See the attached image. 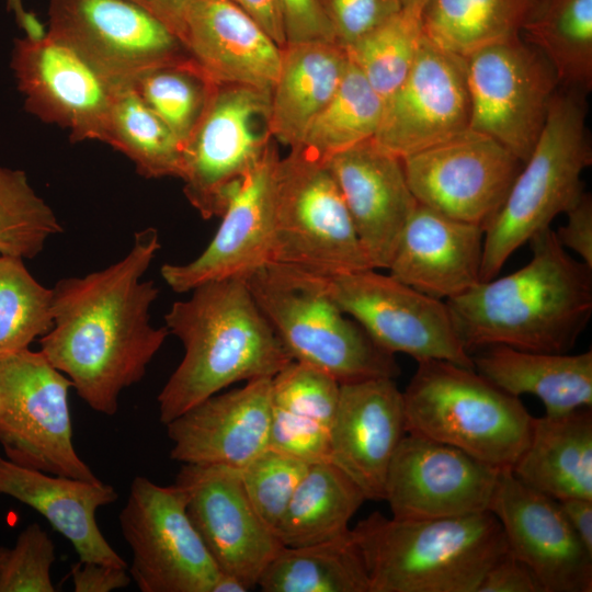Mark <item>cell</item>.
Returning a JSON list of instances; mask_svg holds the SVG:
<instances>
[{
	"instance_id": "cell-1",
	"label": "cell",
	"mask_w": 592,
	"mask_h": 592,
	"mask_svg": "<svg viewBox=\"0 0 592 592\" xmlns=\"http://www.w3.org/2000/svg\"><path fill=\"white\" fill-rule=\"evenodd\" d=\"M160 247L157 229H141L119 261L52 288L53 327L39 351L99 413L117 412L122 391L144 378L169 335L150 322L159 288L143 280Z\"/></svg>"
},
{
	"instance_id": "cell-2",
	"label": "cell",
	"mask_w": 592,
	"mask_h": 592,
	"mask_svg": "<svg viewBox=\"0 0 592 592\" xmlns=\"http://www.w3.org/2000/svg\"><path fill=\"white\" fill-rule=\"evenodd\" d=\"M528 242L532 258L523 267L446 300L468 353L493 345L567 353L588 326L592 269L571 257L550 227Z\"/></svg>"
},
{
	"instance_id": "cell-3",
	"label": "cell",
	"mask_w": 592,
	"mask_h": 592,
	"mask_svg": "<svg viewBox=\"0 0 592 592\" xmlns=\"http://www.w3.org/2000/svg\"><path fill=\"white\" fill-rule=\"evenodd\" d=\"M164 315L184 355L158 395L166 425L238 383L273 377L293 360L258 307L244 277L197 285Z\"/></svg>"
},
{
	"instance_id": "cell-4",
	"label": "cell",
	"mask_w": 592,
	"mask_h": 592,
	"mask_svg": "<svg viewBox=\"0 0 592 592\" xmlns=\"http://www.w3.org/2000/svg\"><path fill=\"white\" fill-rule=\"evenodd\" d=\"M351 534L369 592H477L488 569L508 550L490 511L425 520L373 512Z\"/></svg>"
},
{
	"instance_id": "cell-5",
	"label": "cell",
	"mask_w": 592,
	"mask_h": 592,
	"mask_svg": "<svg viewBox=\"0 0 592 592\" xmlns=\"http://www.w3.org/2000/svg\"><path fill=\"white\" fill-rule=\"evenodd\" d=\"M291 358L340 384L400 374L395 355L378 346L334 304L319 274L271 262L244 277Z\"/></svg>"
},
{
	"instance_id": "cell-6",
	"label": "cell",
	"mask_w": 592,
	"mask_h": 592,
	"mask_svg": "<svg viewBox=\"0 0 592 592\" xmlns=\"http://www.w3.org/2000/svg\"><path fill=\"white\" fill-rule=\"evenodd\" d=\"M402 391L407 433L456 447L498 469H512L525 449L533 418L474 368L444 360L417 361Z\"/></svg>"
},
{
	"instance_id": "cell-7",
	"label": "cell",
	"mask_w": 592,
	"mask_h": 592,
	"mask_svg": "<svg viewBox=\"0 0 592 592\" xmlns=\"http://www.w3.org/2000/svg\"><path fill=\"white\" fill-rule=\"evenodd\" d=\"M582 91L557 90L544 127L501 208L485 229L480 276H498L512 253L549 227L582 195L592 162Z\"/></svg>"
},
{
	"instance_id": "cell-8",
	"label": "cell",
	"mask_w": 592,
	"mask_h": 592,
	"mask_svg": "<svg viewBox=\"0 0 592 592\" xmlns=\"http://www.w3.org/2000/svg\"><path fill=\"white\" fill-rule=\"evenodd\" d=\"M273 237V262L323 275L372 267L327 162L299 146L276 163Z\"/></svg>"
},
{
	"instance_id": "cell-9",
	"label": "cell",
	"mask_w": 592,
	"mask_h": 592,
	"mask_svg": "<svg viewBox=\"0 0 592 592\" xmlns=\"http://www.w3.org/2000/svg\"><path fill=\"white\" fill-rule=\"evenodd\" d=\"M69 378L30 349L0 360V445L8 459L47 474L100 480L72 443Z\"/></svg>"
},
{
	"instance_id": "cell-10",
	"label": "cell",
	"mask_w": 592,
	"mask_h": 592,
	"mask_svg": "<svg viewBox=\"0 0 592 592\" xmlns=\"http://www.w3.org/2000/svg\"><path fill=\"white\" fill-rule=\"evenodd\" d=\"M270 96L246 86L217 84L182 150L183 192L202 218L221 216L230 190L275 140Z\"/></svg>"
},
{
	"instance_id": "cell-11",
	"label": "cell",
	"mask_w": 592,
	"mask_h": 592,
	"mask_svg": "<svg viewBox=\"0 0 592 592\" xmlns=\"http://www.w3.org/2000/svg\"><path fill=\"white\" fill-rule=\"evenodd\" d=\"M50 36L77 53L113 89L191 58L160 20L129 0H50Z\"/></svg>"
},
{
	"instance_id": "cell-12",
	"label": "cell",
	"mask_w": 592,
	"mask_h": 592,
	"mask_svg": "<svg viewBox=\"0 0 592 592\" xmlns=\"http://www.w3.org/2000/svg\"><path fill=\"white\" fill-rule=\"evenodd\" d=\"M319 276L334 304L383 350L474 368L446 301L372 267Z\"/></svg>"
},
{
	"instance_id": "cell-13",
	"label": "cell",
	"mask_w": 592,
	"mask_h": 592,
	"mask_svg": "<svg viewBox=\"0 0 592 592\" xmlns=\"http://www.w3.org/2000/svg\"><path fill=\"white\" fill-rule=\"evenodd\" d=\"M464 59L469 128L496 139L524 162L559 84L554 69L520 35L485 46Z\"/></svg>"
},
{
	"instance_id": "cell-14",
	"label": "cell",
	"mask_w": 592,
	"mask_h": 592,
	"mask_svg": "<svg viewBox=\"0 0 592 592\" xmlns=\"http://www.w3.org/2000/svg\"><path fill=\"white\" fill-rule=\"evenodd\" d=\"M141 592H214L221 577L194 528L181 491L137 476L118 516Z\"/></svg>"
},
{
	"instance_id": "cell-15",
	"label": "cell",
	"mask_w": 592,
	"mask_h": 592,
	"mask_svg": "<svg viewBox=\"0 0 592 592\" xmlns=\"http://www.w3.org/2000/svg\"><path fill=\"white\" fill-rule=\"evenodd\" d=\"M401 161L419 204L483 229L523 166L499 141L471 128Z\"/></svg>"
},
{
	"instance_id": "cell-16",
	"label": "cell",
	"mask_w": 592,
	"mask_h": 592,
	"mask_svg": "<svg viewBox=\"0 0 592 592\" xmlns=\"http://www.w3.org/2000/svg\"><path fill=\"white\" fill-rule=\"evenodd\" d=\"M186 513L219 571L247 591L283 545L248 499L240 470L182 464L173 483Z\"/></svg>"
},
{
	"instance_id": "cell-17",
	"label": "cell",
	"mask_w": 592,
	"mask_h": 592,
	"mask_svg": "<svg viewBox=\"0 0 592 592\" xmlns=\"http://www.w3.org/2000/svg\"><path fill=\"white\" fill-rule=\"evenodd\" d=\"M501 469L451 445L407 433L388 470L391 516L443 519L489 511Z\"/></svg>"
},
{
	"instance_id": "cell-18",
	"label": "cell",
	"mask_w": 592,
	"mask_h": 592,
	"mask_svg": "<svg viewBox=\"0 0 592 592\" xmlns=\"http://www.w3.org/2000/svg\"><path fill=\"white\" fill-rule=\"evenodd\" d=\"M465 59L422 36L401 84L385 100L374 141L403 159L469 128Z\"/></svg>"
},
{
	"instance_id": "cell-19",
	"label": "cell",
	"mask_w": 592,
	"mask_h": 592,
	"mask_svg": "<svg viewBox=\"0 0 592 592\" xmlns=\"http://www.w3.org/2000/svg\"><path fill=\"white\" fill-rule=\"evenodd\" d=\"M11 69L25 110L67 129L71 141H104L114 92L77 53L47 32L16 38Z\"/></svg>"
},
{
	"instance_id": "cell-20",
	"label": "cell",
	"mask_w": 592,
	"mask_h": 592,
	"mask_svg": "<svg viewBox=\"0 0 592 592\" xmlns=\"http://www.w3.org/2000/svg\"><path fill=\"white\" fill-rule=\"evenodd\" d=\"M274 140L261 161L228 193L221 223L204 251L183 264H164L160 274L177 293L200 284L246 277L274 261Z\"/></svg>"
},
{
	"instance_id": "cell-21",
	"label": "cell",
	"mask_w": 592,
	"mask_h": 592,
	"mask_svg": "<svg viewBox=\"0 0 592 592\" xmlns=\"http://www.w3.org/2000/svg\"><path fill=\"white\" fill-rule=\"evenodd\" d=\"M489 511L501 524L509 551L534 572L544 592L592 591V554L557 500L503 469Z\"/></svg>"
},
{
	"instance_id": "cell-22",
	"label": "cell",
	"mask_w": 592,
	"mask_h": 592,
	"mask_svg": "<svg viewBox=\"0 0 592 592\" xmlns=\"http://www.w3.org/2000/svg\"><path fill=\"white\" fill-rule=\"evenodd\" d=\"M407 434L402 391L394 378L340 384L329 440V462L366 500L382 501L388 470Z\"/></svg>"
},
{
	"instance_id": "cell-23",
	"label": "cell",
	"mask_w": 592,
	"mask_h": 592,
	"mask_svg": "<svg viewBox=\"0 0 592 592\" xmlns=\"http://www.w3.org/2000/svg\"><path fill=\"white\" fill-rule=\"evenodd\" d=\"M271 378L219 391L167 423L170 457L181 464L244 468L269 448Z\"/></svg>"
},
{
	"instance_id": "cell-24",
	"label": "cell",
	"mask_w": 592,
	"mask_h": 592,
	"mask_svg": "<svg viewBox=\"0 0 592 592\" xmlns=\"http://www.w3.org/2000/svg\"><path fill=\"white\" fill-rule=\"evenodd\" d=\"M325 161L340 187L371 266L387 269L418 204L401 159L369 138Z\"/></svg>"
},
{
	"instance_id": "cell-25",
	"label": "cell",
	"mask_w": 592,
	"mask_h": 592,
	"mask_svg": "<svg viewBox=\"0 0 592 592\" xmlns=\"http://www.w3.org/2000/svg\"><path fill=\"white\" fill-rule=\"evenodd\" d=\"M181 42L218 84H239L271 94L282 48L228 0H195L186 11Z\"/></svg>"
},
{
	"instance_id": "cell-26",
	"label": "cell",
	"mask_w": 592,
	"mask_h": 592,
	"mask_svg": "<svg viewBox=\"0 0 592 592\" xmlns=\"http://www.w3.org/2000/svg\"><path fill=\"white\" fill-rule=\"evenodd\" d=\"M483 236L482 227L418 203L387 270L398 281L446 301L481 282Z\"/></svg>"
},
{
	"instance_id": "cell-27",
	"label": "cell",
	"mask_w": 592,
	"mask_h": 592,
	"mask_svg": "<svg viewBox=\"0 0 592 592\" xmlns=\"http://www.w3.org/2000/svg\"><path fill=\"white\" fill-rule=\"evenodd\" d=\"M0 494L37 511L71 543L79 560L127 568L95 519L99 508L117 499L111 485L47 474L0 455Z\"/></svg>"
},
{
	"instance_id": "cell-28",
	"label": "cell",
	"mask_w": 592,
	"mask_h": 592,
	"mask_svg": "<svg viewBox=\"0 0 592 592\" xmlns=\"http://www.w3.org/2000/svg\"><path fill=\"white\" fill-rule=\"evenodd\" d=\"M471 356L474 369L505 392L536 396L545 415L561 417L592 407V351L544 353L505 345Z\"/></svg>"
},
{
	"instance_id": "cell-29",
	"label": "cell",
	"mask_w": 592,
	"mask_h": 592,
	"mask_svg": "<svg viewBox=\"0 0 592 592\" xmlns=\"http://www.w3.org/2000/svg\"><path fill=\"white\" fill-rule=\"evenodd\" d=\"M340 383L292 361L271 378L269 447L306 463L329 460Z\"/></svg>"
},
{
	"instance_id": "cell-30",
	"label": "cell",
	"mask_w": 592,
	"mask_h": 592,
	"mask_svg": "<svg viewBox=\"0 0 592 592\" xmlns=\"http://www.w3.org/2000/svg\"><path fill=\"white\" fill-rule=\"evenodd\" d=\"M526 486L557 501L592 500V411L533 418L530 441L511 469Z\"/></svg>"
},
{
	"instance_id": "cell-31",
	"label": "cell",
	"mask_w": 592,
	"mask_h": 592,
	"mask_svg": "<svg viewBox=\"0 0 592 592\" xmlns=\"http://www.w3.org/2000/svg\"><path fill=\"white\" fill-rule=\"evenodd\" d=\"M349 64L345 48L337 42L288 44L270 96L272 137L297 146L307 127L327 105Z\"/></svg>"
},
{
	"instance_id": "cell-32",
	"label": "cell",
	"mask_w": 592,
	"mask_h": 592,
	"mask_svg": "<svg viewBox=\"0 0 592 592\" xmlns=\"http://www.w3.org/2000/svg\"><path fill=\"white\" fill-rule=\"evenodd\" d=\"M364 501L361 489L334 464L329 460L309 463L275 535L284 547L343 536Z\"/></svg>"
},
{
	"instance_id": "cell-33",
	"label": "cell",
	"mask_w": 592,
	"mask_h": 592,
	"mask_svg": "<svg viewBox=\"0 0 592 592\" xmlns=\"http://www.w3.org/2000/svg\"><path fill=\"white\" fill-rule=\"evenodd\" d=\"M544 0H428L420 16L423 36L440 48L467 57L519 36Z\"/></svg>"
},
{
	"instance_id": "cell-34",
	"label": "cell",
	"mask_w": 592,
	"mask_h": 592,
	"mask_svg": "<svg viewBox=\"0 0 592 592\" xmlns=\"http://www.w3.org/2000/svg\"><path fill=\"white\" fill-rule=\"evenodd\" d=\"M264 592H369L361 551L348 534L298 547H282L258 584Z\"/></svg>"
},
{
	"instance_id": "cell-35",
	"label": "cell",
	"mask_w": 592,
	"mask_h": 592,
	"mask_svg": "<svg viewBox=\"0 0 592 592\" xmlns=\"http://www.w3.org/2000/svg\"><path fill=\"white\" fill-rule=\"evenodd\" d=\"M522 32L549 62L559 84L591 90L592 0H544Z\"/></svg>"
},
{
	"instance_id": "cell-36",
	"label": "cell",
	"mask_w": 592,
	"mask_h": 592,
	"mask_svg": "<svg viewBox=\"0 0 592 592\" xmlns=\"http://www.w3.org/2000/svg\"><path fill=\"white\" fill-rule=\"evenodd\" d=\"M103 143L126 156L144 178L181 177V143L133 88L114 92Z\"/></svg>"
},
{
	"instance_id": "cell-37",
	"label": "cell",
	"mask_w": 592,
	"mask_h": 592,
	"mask_svg": "<svg viewBox=\"0 0 592 592\" xmlns=\"http://www.w3.org/2000/svg\"><path fill=\"white\" fill-rule=\"evenodd\" d=\"M384 104V99L349 60L334 94L309 124L297 146L327 160L339 151L374 138Z\"/></svg>"
},
{
	"instance_id": "cell-38",
	"label": "cell",
	"mask_w": 592,
	"mask_h": 592,
	"mask_svg": "<svg viewBox=\"0 0 592 592\" xmlns=\"http://www.w3.org/2000/svg\"><path fill=\"white\" fill-rule=\"evenodd\" d=\"M193 59L150 70L130 87L183 146L216 87Z\"/></svg>"
},
{
	"instance_id": "cell-39",
	"label": "cell",
	"mask_w": 592,
	"mask_h": 592,
	"mask_svg": "<svg viewBox=\"0 0 592 592\" xmlns=\"http://www.w3.org/2000/svg\"><path fill=\"white\" fill-rule=\"evenodd\" d=\"M422 36L420 16L401 9L344 48L349 60L385 101L407 77Z\"/></svg>"
},
{
	"instance_id": "cell-40",
	"label": "cell",
	"mask_w": 592,
	"mask_h": 592,
	"mask_svg": "<svg viewBox=\"0 0 592 592\" xmlns=\"http://www.w3.org/2000/svg\"><path fill=\"white\" fill-rule=\"evenodd\" d=\"M52 327V288L35 280L23 259L0 255V360L30 349Z\"/></svg>"
},
{
	"instance_id": "cell-41",
	"label": "cell",
	"mask_w": 592,
	"mask_h": 592,
	"mask_svg": "<svg viewBox=\"0 0 592 592\" xmlns=\"http://www.w3.org/2000/svg\"><path fill=\"white\" fill-rule=\"evenodd\" d=\"M62 230L25 172L0 166V255L32 259Z\"/></svg>"
},
{
	"instance_id": "cell-42",
	"label": "cell",
	"mask_w": 592,
	"mask_h": 592,
	"mask_svg": "<svg viewBox=\"0 0 592 592\" xmlns=\"http://www.w3.org/2000/svg\"><path fill=\"white\" fill-rule=\"evenodd\" d=\"M308 465L269 447L240 470L249 501L274 533Z\"/></svg>"
},
{
	"instance_id": "cell-43",
	"label": "cell",
	"mask_w": 592,
	"mask_h": 592,
	"mask_svg": "<svg viewBox=\"0 0 592 592\" xmlns=\"http://www.w3.org/2000/svg\"><path fill=\"white\" fill-rule=\"evenodd\" d=\"M56 559L50 536L29 524L9 549L0 578V592H54L52 566Z\"/></svg>"
},
{
	"instance_id": "cell-44",
	"label": "cell",
	"mask_w": 592,
	"mask_h": 592,
	"mask_svg": "<svg viewBox=\"0 0 592 592\" xmlns=\"http://www.w3.org/2000/svg\"><path fill=\"white\" fill-rule=\"evenodd\" d=\"M337 42L345 47L399 11L400 0H319Z\"/></svg>"
},
{
	"instance_id": "cell-45",
	"label": "cell",
	"mask_w": 592,
	"mask_h": 592,
	"mask_svg": "<svg viewBox=\"0 0 592 592\" xmlns=\"http://www.w3.org/2000/svg\"><path fill=\"white\" fill-rule=\"evenodd\" d=\"M275 1L282 19L286 45L337 42L333 29L319 0Z\"/></svg>"
},
{
	"instance_id": "cell-46",
	"label": "cell",
	"mask_w": 592,
	"mask_h": 592,
	"mask_svg": "<svg viewBox=\"0 0 592 592\" xmlns=\"http://www.w3.org/2000/svg\"><path fill=\"white\" fill-rule=\"evenodd\" d=\"M477 592H544L534 572L509 549L486 572Z\"/></svg>"
},
{
	"instance_id": "cell-47",
	"label": "cell",
	"mask_w": 592,
	"mask_h": 592,
	"mask_svg": "<svg viewBox=\"0 0 592 592\" xmlns=\"http://www.w3.org/2000/svg\"><path fill=\"white\" fill-rule=\"evenodd\" d=\"M565 225L556 236L566 250L579 255L580 261L592 269V198L583 192L580 198L565 213Z\"/></svg>"
},
{
	"instance_id": "cell-48",
	"label": "cell",
	"mask_w": 592,
	"mask_h": 592,
	"mask_svg": "<svg viewBox=\"0 0 592 592\" xmlns=\"http://www.w3.org/2000/svg\"><path fill=\"white\" fill-rule=\"evenodd\" d=\"M127 568L96 562L81 561L71 567V578L76 592H111L126 588L132 582Z\"/></svg>"
},
{
	"instance_id": "cell-49",
	"label": "cell",
	"mask_w": 592,
	"mask_h": 592,
	"mask_svg": "<svg viewBox=\"0 0 592 592\" xmlns=\"http://www.w3.org/2000/svg\"><path fill=\"white\" fill-rule=\"evenodd\" d=\"M250 15L280 46H286L282 19L275 0H228Z\"/></svg>"
},
{
	"instance_id": "cell-50",
	"label": "cell",
	"mask_w": 592,
	"mask_h": 592,
	"mask_svg": "<svg viewBox=\"0 0 592 592\" xmlns=\"http://www.w3.org/2000/svg\"><path fill=\"white\" fill-rule=\"evenodd\" d=\"M558 502L569 525L592 554V500L571 498Z\"/></svg>"
},
{
	"instance_id": "cell-51",
	"label": "cell",
	"mask_w": 592,
	"mask_h": 592,
	"mask_svg": "<svg viewBox=\"0 0 592 592\" xmlns=\"http://www.w3.org/2000/svg\"><path fill=\"white\" fill-rule=\"evenodd\" d=\"M160 20L180 39L186 11L195 0H129Z\"/></svg>"
},
{
	"instance_id": "cell-52",
	"label": "cell",
	"mask_w": 592,
	"mask_h": 592,
	"mask_svg": "<svg viewBox=\"0 0 592 592\" xmlns=\"http://www.w3.org/2000/svg\"><path fill=\"white\" fill-rule=\"evenodd\" d=\"M7 9L10 11L18 23L24 31L25 36L41 37L46 31L36 16L29 12L23 4V0H5Z\"/></svg>"
},
{
	"instance_id": "cell-53",
	"label": "cell",
	"mask_w": 592,
	"mask_h": 592,
	"mask_svg": "<svg viewBox=\"0 0 592 592\" xmlns=\"http://www.w3.org/2000/svg\"><path fill=\"white\" fill-rule=\"evenodd\" d=\"M428 0H400L403 10L421 16V12Z\"/></svg>"
},
{
	"instance_id": "cell-54",
	"label": "cell",
	"mask_w": 592,
	"mask_h": 592,
	"mask_svg": "<svg viewBox=\"0 0 592 592\" xmlns=\"http://www.w3.org/2000/svg\"><path fill=\"white\" fill-rule=\"evenodd\" d=\"M8 553H9V548L0 546V578H1V573L3 570V566L7 559Z\"/></svg>"
}]
</instances>
